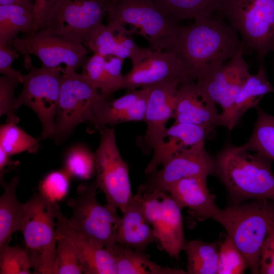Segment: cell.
<instances>
[{
	"label": "cell",
	"mask_w": 274,
	"mask_h": 274,
	"mask_svg": "<svg viewBox=\"0 0 274 274\" xmlns=\"http://www.w3.org/2000/svg\"><path fill=\"white\" fill-rule=\"evenodd\" d=\"M180 83L164 81L148 86L149 91L144 122V134L138 136L136 144L143 153L153 152L164 140L166 124L173 118L176 94Z\"/></svg>",
	"instance_id": "obj_15"
},
{
	"label": "cell",
	"mask_w": 274,
	"mask_h": 274,
	"mask_svg": "<svg viewBox=\"0 0 274 274\" xmlns=\"http://www.w3.org/2000/svg\"><path fill=\"white\" fill-rule=\"evenodd\" d=\"M19 53L10 45L0 44V73L2 76L17 79L22 83L25 75L12 66L13 61L20 56Z\"/></svg>",
	"instance_id": "obj_41"
},
{
	"label": "cell",
	"mask_w": 274,
	"mask_h": 274,
	"mask_svg": "<svg viewBox=\"0 0 274 274\" xmlns=\"http://www.w3.org/2000/svg\"><path fill=\"white\" fill-rule=\"evenodd\" d=\"M57 1L58 0H34L32 9L34 22L30 34L34 33L41 28Z\"/></svg>",
	"instance_id": "obj_43"
},
{
	"label": "cell",
	"mask_w": 274,
	"mask_h": 274,
	"mask_svg": "<svg viewBox=\"0 0 274 274\" xmlns=\"http://www.w3.org/2000/svg\"><path fill=\"white\" fill-rule=\"evenodd\" d=\"M273 89H274V87H273Z\"/></svg>",
	"instance_id": "obj_46"
},
{
	"label": "cell",
	"mask_w": 274,
	"mask_h": 274,
	"mask_svg": "<svg viewBox=\"0 0 274 274\" xmlns=\"http://www.w3.org/2000/svg\"><path fill=\"white\" fill-rule=\"evenodd\" d=\"M206 177H193L180 180L166 189L180 208H188L195 216L212 219L220 209L215 203L207 186Z\"/></svg>",
	"instance_id": "obj_21"
},
{
	"label": "cell",
	"mask_w": 274,
	"mask_h": 274,
	"mask_svg": "<svg viewBox=\"0 0 274 274\" xmlns=\"http://www.w3.org/2000/svg\"><path fill=\"white\" fill-rule=\"evenodd\" d=\"M9 155L2 148H0V184L1 185L6 182L4 180L5 175L11 169L19 165L18 161L11 159Z\"/></svg>",
	"instance_id": "obj_44"
},
{
	"label": "cell",
	"mask_w": 274,
	"mask_h": 274,
	"mask_svg": "<svg viewBox=\"0 0 274 274\" xmlns=\"http://www.w3.org/2000/svg\"><path fill=\"white\" fill-rule=\"evenodd\" d=\"M151 225L160 248L178 258L185 244L181 209L166 192L133 195Z\"/></svg>",
	"instance_id": "obj_13"
},
{
	"label": "cell",
	"mask_w": 274,
	"mask_h": 274,
	"mask_svg": "<svg viewBox=\"0 0 274 274\" xmlns=\"http://www.w3.org/2000/svg\"><path fill=\"white\" fill-rule=\"evenodd\" d=\"M210 135L203 127L197 125L174 123L167 128L163 141L153 151V156L145 170L148 175L157 169L179 151L201 142Z\"/></svg>",
	"instance_id": "obj_23"
},
{
	"label": "cell",
	"mask_w": 274,
	"mask_h": 274,
	"mask_svg": "<svg viewBox=\"0 0 274 274\" xmlns=\"http://www.w3.org/2000/svg\"><path fill=\"white\" fill-rule=\"evenodd\" d=\"M105 57L94 53L83 65L81 74L86 81L94 89L100 91L104 80Z\"/></svg>",
	"instance_id": "obj_40"
},
{
	"label": "cell",
	"mask_w": 274,
	"mask_h": 274,
	"mask_svg": "<svg viewBox=\"0 0 274 274\" xmlns=\"http://www.w3.org/2000/svg\"><path fill=\"white\" fill-rule=\"evenodd\" d=\"M56 256L53 274H81L83 268L80 257L72 243L56 235Z\"/></svg>",
	"instance_id": "obj_34"
},
{
	"label": "cell",
	"mask_w": 274,
	"mask_h": 274,
	"mask_svg": "<svg viewBox=\"0 0 274 274\" xmlns=\"http://www.w3.org/2000/svg\"><path fill=\"white\" fill-rule=\"evenodd\" d=\"M216 105L198 82H183L176 96L174 122L198 125L211 135L217 126L220 115Z\"/></svg>",
	"instance_id": "obj_16"
},
{
	"label": "cell",
	"mask_w": 274,
	"mask_h": 274,
	"mask_svg": "<svg viewBox=\"0 0 274 274\" xmlns=\"http://www.w3.org/2000/svg\"><path fill=\"white\" fill-rule=\"evenodd\" d=\"M108 21L130 24L147 40L148 48L166 51L182 26L166 16L154 0H108Z\"/></svg>",
	"instance_id": "obj_6"
},
{
	"label": "cell",
	"mask_w": 274,
	"mask_h": 274,
	"mask_svg": "<svg viewBox=\"0 0 274 274\" xmlns=\"http://www.w3.org/2000/svg\"><path fill=\"white\" fill-rule=\"evenodd\" d=\"M19 178L1 185L4 191L0 197V246L10 242L13 233L21 231L25 217L23 203L16 196Z\"/></svg>",
	"instance_id": "obj_25"
},
{
	"label": "cell",
	"mask_w": 274,
	"mask_h": 274,
	"mask_svg": "<svg viewBox=\"0 0 274 274\" xmlns=\"http://www.w3.org/2000/svg\"><path fill=\"white\" fill-rule=\"evenodd\" d=\"M257 116L252 133L244 145L274 160V116L257 108Z\"/></svg>",
	"instance_id": "obj_30"
},
{
	"label": "cell",
	"mask_w": 274,
	"mask_h": 274,
	"mask_svg": "<svg viewBox=\"0 0 274 274\" xmlns=\"http://www.w3.org/2000/svg\"><path fill=\"white\" fill-rule=\"evenodd\" d=\"M215 14L263 59L274 50V0H219Z\"/></svg>",
	"instance_id": "obj_5"
},
{
	"label": "cell",
	"mask_w": 274,
	"mask_h": 274,
	"mask_svg": "<svg viewBox=\"0 0 274 274\" xmlns=\"http://www.w3.org/2000/svg\"><path fill=\"white\" fill-rule=\"evenodd\" d=\"M162 12L174 21H201L213 16L219 0H154Z\"/></svg>",
	"instance_id": "obj_27"
},
{
	"label": "cell",
	"mask_w": 274,
	"mask_h": 274,
	"mask_svg": "<svg viewBox=\"0 0 274 274\" xmlns=\"http://www.w3.org/2000/svg\"><path fill=\"white\" fill-rule=\"evenodd\" d=\"M108 0H58L41 28L86 45L107 15Z\"/></svg>",
	"instance_id": "obj_10"
},
{
	"label": "cell",
	"mask_w": 274,
	"mask_h": 274,
	"mask_svg": "<svg viewBox=\"0 0 274 274\" xmlns=\"http://www.w3.org/2000/svg\"><path fill=\"white\" fill-rule=\"evenodd\" d=\"M34 0H0V5L16 4L25 7L32 11Z\"/></svg>",
	"instance_id": "obj_45"
},
{
	"label": "cell",
	"mask_w": 274,
	"mask_h": 274,
	"mask_svg": "<svg viewBox=\"0 0 274 274\" xmlns=\"http://www.w3.org/2000/svg\"><path fill=\"white\" fill-rule=\"evenodd\" d=\"M173 81H190L177 56L168 51L151 50L148 55L124 75L122 89L131 90Z\"/></svg>",
	"instance_id": "obj_17"
},
{
	"label": "cell",
	"mask_w": 274,
	"mask_h": 274,
	"mask_svg": "<svg viewBox=\"0 0 274 274\" xmlns=\"http://www.w3.org/2000/svg\"><path fill=\"white\" fill-rule=\"evenodd\" d=\"M273 92V87L268 79L266 70L261 64L256 74H250L229 110L224 113H220L217 126L232 130L247 111L256 108L265 94Z\"/></svg>",
	"instance_id": "obj_22"
},
{
	"label": "cell",
	"mask_w": 274,
	"mask_h": 274,
	"mask_svg": "<svg viewBox=\"0 0 274 274\" xmlns=\"http://www.w3.org/2000/svg\"><path fill=\"white\" fill-rule=\"evenodd\" d=\"M124 95L110 100L104 95L95 107L94 126L99 130L106 125L125 122L144 121L149 91V86L128 90Z\"/></svg>",
	"instance_id": "obj_19"
},
{
	"label": "cell",
	"mask_w": 274,
	"mask_h": 274,
	"mask_svg": "<svg viewBox=\"0 0 274 274\" xmlns=\"http://www.w3.org/2000/svg\"><path fill=\"white\" fill-rule=\"evenodd\" d=\"M247 268L242 253L228 236L220 244L217 274H241Z\"/></svg>",
	"instance_id": "obj_36"
},
{
	"label": "cell",
	"mask_w": 274,
	"mask_h": 274,
	"mask_svg": "<svg viewBox=\"0 0 274 274\" xmlns=\"http://www.w3.org/2000/svg\"><path fill=\"white\" fill-rule=\"evenodd\" d=\"M63 165L71 178L89 179L95 170L94 153L85 145H74L67 151Z\"/></svg>",
	"instance_id": "obj_32"
},
{
	"label": "cell",
	"mask_w": 274,
	"mask_h": 274,
	"mask_svg": "<svg viewBox=\"0 0 274 274\" xmlns=\"http://www.w3.org/2000/svg\"><path fill=\"white\" fill-rule=\"evenodd\" d=\"M103 95L92 88L82 74H62L55 115L53 139L60 144L82 123H95V107Z\"/></svg>",
	"instance_id": "obj_8"
},
{
	"label": "cell",
	"mask_w": 274,
	"mask_h": 274,
	"mask_svg": "<svg viewBox=\"0 0 274 274\" xmlns=\"http://www.w3.org/2000/svg\"><path fill=\"white\" fill-rule=\"evenodd\" d=\"M32 11L16 4L0 5V44L11 45L19 33H31Z\"/></svg>",
	"instance_id": "obj_28"
},
{
	"label": "cell",
	"mask_w": 274,
	"mask_h": 274,
	"mask_svg": "<svg viewBox=\"0 0 274 274\" xmlns=\"http://www.w3.org/2000/svg\"><path fill=\"white\" fill-rule=\"evenodd\" d=\"M20 83L15 78L4 76L0 77V116H6L7 123L17 124L19 122L15 108L14 91Z\"/></svg>",
	"instance_id": "obj_38"
},
{
	"label": "cell",
	"mask_w": 274,
	"mask_h": 274,
	"mask_svg": "<svg viewBox=\"0 0 274 274\" xmlns=\"http://www.w3.org/2000/svg\"><path fill=\"white\" fill-rule=\"evenodd\" d=\"M214 161V174L232 197L238 200L268 199L274 202L271 160L244 144L226 145Z\"/></svg>",
	"instance_id": "obj_2"
},
{
	"label": "cell",
	"mask_w": 274,
	"mask_h": 274,
	"mask_svg": "<svg viewBox=\"0 0 274 274\" xmlns=\"http://www.w3.org/2000/svg\"><path fill=\"white\" fill-rule=\"evenodd\" d=\"M100 131L94 153L96 185L105 195L106 205L123 213L133 197L128 166L119 152L114 128Z\"/></svg>",
	"instance_id": "obj_9"
},
{
	"label": "cell",
	"mask_w": 274,
	"mask_h": 274,
	"mask_svg": "<svg viewBox=\"0 0 274 274\" xmlns=\"http://www.w3.org/2000/svg\"><path fill=\"white\" fill-rule=\"evenodd\" d=\"M241 50L208 76L196 80L216 104L226 112L250 75L249 66Z\"/></svg>",
	"instance_id": "obj_18"
},
{
	"label": "cell",
	"mask_w": 274,
	"mask_h": 274,
	"mask_svg": "<svg viewBox=\"0 0 274 274\" xmlns=\"http://www.w3.org/2000/svg\"><path fill=\"white\" fill-rule=\"evenodd\" d=\"M6 123L0 127V148L12 156L22 152L36 153L40 147L39 140L18 127Z\"/></svg>",
	"instance_id": "obj_33"
},
{
	"label": "cell",
	"mask_w": 274,
	"mask_h": 274,
	"mask_svg": "<svg viewBox=\"0 0 274 274\" xmlns=\"http://www.w3.org/2000/svg\"><path fill=\"white\" fill-rule=\"evenodd\" d=\"M124 59L118 57H105L104 63V84L101 93L107 97L122 89L124 75L122 74Z\"/></svg>",
	"instance_id": "obj_39"
},
{
	"label": "cell",
	"mask_w": 274,
	"mask_h": 274,
	"mask_svg": "<svg viewBox=\"0 0 274 274\" xmlns=\"http://www.w3.org/2000/svg\"><path fill=\"white\" fill-rule=\"evenodd\" d=\"M225 229L244 256L247 268L252 273H260L262 246L274 230V202L254 199L220 209L213 219Z\"/></svg>",
	"instance_id": "obj_3"
},
{
	"label": "cell",
	"mask_w": 274,
	"mask_h": 274,
	"mask_svg": "<svg viewBox=\"0 0 274 274\" xmlns=\"http://www.w3.org/2000/svg\"><path fill=\"white\" fill-rule=\"evenodd\" d=\"M10 243L0 246V273H31L32 267L25 249L10 246Z\"/></svg>",
	"instance_id": "obj_35"
},
{
	"label": "cell",
	"mask_w": 274,
	"mask_h": 274,
	"mask_svg": "<svg viewBox=\"0 0 274 274\" xmlns=\"http://www.w3.org/2000/svg\"><path fill=\"white\" fill-rule=\"evenodd\" d=\"M71 178L63 169L51 172L40 181L39 193L50 200L58 203L66 196Z\"/></svg>",
	"instance_id": "obj_37"
},
{
	"label": "cell",
	"mask_w": 274,
	"mask_h": 274,
	"mask_svg": "<svg viewBox=\"0 0 274 274\" xmlns=\"http://www.w3.org/2000/svg\"><path fill=\"white\" fill-rule=\"evenodd\" d=\"M61 74L59 68L31 66L24 76L23 89L15 99L16 110L25 106L37 114L42 124L43 140L53 139L54 135Z\"/></svg>",
	"instance_id": "obj_11"
},
{
	"label": "cell",
	"mask_w": 274,
	"mask_h": 274,
	"mask_svg": "<svg viewBox=\"0 0 274 274\" xmlns=\"http://www.w3.org/2000/svg\"><path fill=\"white\" fill-rule=\"evenodd\" d=\"M116 241L117 244L144 252L149 245L157 242L151 225L133 195L121 216Z\"/></svg>",
	"instance_id": "obj_24"
},
{
	"label": "cell",
	"mask_w": 274,
	"mask_h": 274,
	"mask_svg": "<svg viewBox=\"0 0 274 274\" xmlns=\"http://www.w3.org/2000/svg\"><path fill=\"white\" fill-rule=\"evenodd\" d=\"M94 53L104 57L113 56L125 60L131 59L130 52L118 40L114 24H101L94 31L86 45Z\"/></svg>",
	"instance_id": "obj_31"
},
{
	"label": "cell",
	"mask_w": 274,
	"mask_h": 274,
	"mask_svg": "<svg viewBox=\"0 0 274 274\" xmlns=\"http://www.w3.org/2000/svg\"><path fill=\"white\" fill-rule=\"evenodd\" d=\"M97 189L95 180L78 186L77 196L67 201L73 211L68 221L93 243L111 252L117 244L116 233L121 216L117 210L98 202Z\"/></svg>",
	"instance_id": "obj_7"
},
{
	"label": "cell",
	"mask_w": 274,
	"mask_h": 274,
	"mask_svg": "<svg viewBox=\"0 0 274 274\" xmlns=\"http://www.w3.org/2000/svg\"><path fill=\"white\" fill-rule=\"evenodd\" d=\"M260 273L274 274V230L267 236L261 247Z\"/></svg>",
	"instance_id": "obj_42"
},
{
	"label": "cell",
	"mask_w": 274,
	"mask_h": 274,
	"mask_svg": "<svg viewBox=\"0 0 274 274\" xmlns=\"http://www.w3.org/2000/svg\"><path fill=\"white\" fill-rule=\"evenodd\" d=\"M219 247L216 243L191 240L183 250L187 258L188 274H217Z\"/></svg>",
	"instance_id": "obj_29"
},
{
	"label": "cell",
	"mask_w": 274,
	"mask_h": 274,
	"mask_svg": "<svg viewBox=\"0 0 274 274\" xmlns=\"http://www.w3.org/2000/svg\"><path fill=\"white\" fill-rule=\"evenodd\" d=\"M114 257L118 274H186L181 269L162 266L149 255L116 244L110 252Z\"/></svg>",
	"instance_id": "obj_26"
},
{
	"label": "cell",
	"mask_w": 274,
	"mask_h": 274,
	"mask_svg": "<svg viewBox=\"0 0 274 274\" xmlns=\"http://www.w3.org/2000/svg\"><path fill=\"white\" fill-rule=\"evenodd\" d=\"M244 47L237 32L216 14L207 20L182 26L165 51L177 56L190 81H196L208 76Z\"/></svg>",
	"instance_id": "obj_1"
},
{
	"label": "cell",
	"mask_w": 274,
	"mask_h": 274,
	"mask_svg": "<svg viewBox=\"0 0 274 274\" xmlns=\"http://www.w3.org/2000/svg\"><path fill=\"white\" fill-rule=\"evenodd\" d=\"M11 45L26 56H36L42 66L59 68L62 74L76 72L87 60V52L83 44L46 29H40L23 38L16 37Z\"/></svg>",
	"instance_id": "obj_12"
},
{
	"label": "cell",
	"mask_w": 274,
	"mask_h": 274,
	"mask_svg": "<svg viewBox=\"0 0 274 274\" xmlns=\"http://www.w3.org/2000/svg\"><path fill=\"white\" fill-rule=\"evenodd\" d=\"M205 142L185 148L176 153L161 166L148 174L139 187L138 193L166 192L172 184L185 178L206 177L214 174V161L207 151Z\"/></svg>",
	"instance_id": "obj_14"
},
{
	"label": "cell",
	"mask_w": 274,
	"mask_h": 274,
	"mask_svg": "<svg viewBox=\"0 0 274 274\" xmlns=\"http://www.w3.org/2000/svg\"><path fill=\"white\" fill-rule=\"evenodd\" d=\"M56 235L69 240L76 249L82 262L84 274H118L112 253L99 247L72 226L58 210Z\"/></svg>",
	"instance_id": "obj_20"
},
{
	"label": "cell",
	"mask_w": 274,
	"mask_h": 274,
	"mask_svg": "<svg viewBox=\"0 0 274 274\" xmlns=\"http://www.w3.org/2000/svg\"><path fill=\"white\" fill-rule=\"evenodd\" d=\"M24 220L21 232L25 250L36 273L53 274L56 256V219L60 209L40 193L23 203Z\"/></svg>",
	"instance_id": "obj_4"
}]
</instances>
